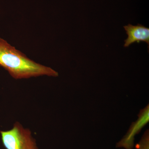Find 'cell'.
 Masks as SVG:
<instances>
[{
	"label": "cell",
	"mask_w": 149,
	"mask_h": 149,
	"mask_svg": "<svg viewBox=\"0 0 149 149\" xmlns=\"http://www.w3.org/2000/svg\"><path fill=\"white\" fill-rule=\"evenodd\" d=\"M138 120L132 123L127 133L116 144V148H123L125 149H133L136 135L139 134L149 121V105L141 110L138 115Z\"/></svg>",
	"instance_id": "cell-3"
},
{
	"label": "cell",
	"mask_w": 149,
	"mask_h": 149,
	"mask_svg": "<svg viewBox=\"0 0 149 149\" xmlns=\"http://www.w3.org/2000/svg\"><path fill=\"white\" fill-rule=\"evenodd\" d=\"M136 149H149V130H146L141 140L136 146Z\"/></svg>",
	"instance_id": "cell-5"
},
{
	"label": "cell",
	"mask_w": 149,
	"mask_h": 149,
	"mask_svg": "<svg viewBox=\"0 0 149 149\" xmlns=\"http://www.w3.org/2000/svg\"><path fill=\"white\" fill-rule=\"evenodd\" d=\"M0 66L15 79L47 75L58 77V72L28 58L6 41L0 38Z\"/></svg>",
	"instance_id": "cell-1"
},
{
	"label": "cell",
	"mask_w": 149,
	"mask_h": 149,
	"mask_svg": "<svg viewBox=\"0 0 149 149\" xmlns=\"http://www.w3.org/2000/svg\"><path fill=\"white\" fill-rule=\"evenodd\" d=\"M124 28L128 35L125 40L124 47H128L133 43H139L141 42H146L149 46V29L142 24L133 25L131 24L124 26Z\"/></svg>",
	"instance_id": "cell-4"
},
{
	"label": "cell",
	"mask_w": 149,
	"mask_h": 149,
	"mask_svg": "<svg viewBox=\"0 0 149 149\" xmlns=\"http://www.w3.org/2000/svg\"><path fill=\"white\" fill-rule=\"evenodd\" d=\"M2 141L6 149H38L30 130L19 122L8 131H1Z\"/></svg>",
	"instance_id": "cell-2"
}]
</instances>
